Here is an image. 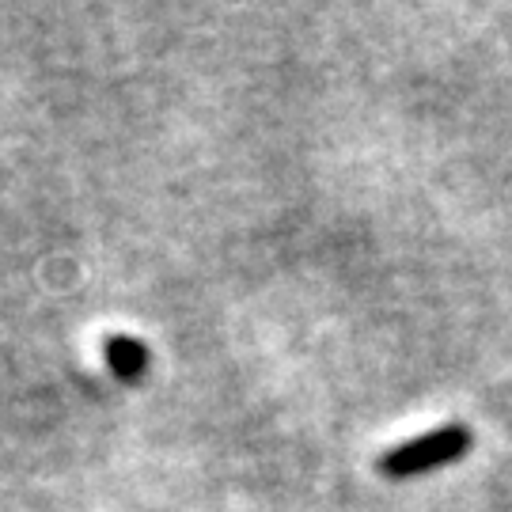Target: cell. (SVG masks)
<instances>
[{
	"instance_id": "6da1fadb",
	"label": "cell",
	"mask_w": 512,
	"mask_h": 512,
	"mask_svg": "<svg viewBox=\"0 0 512 512\" xmlns=\"http://www.w3.org/2000/svg\"><path fill=\"white\" fill-rule=\"evenodd\" d=\"M475 433L463 425V421H452V425H440L425 437L410 440V444H399L380 456V475L387 478H414L425 475V471H437L444 463H456V459L467 456Z\"/></svg>"
},
{
	"instance_id": "7a4b0ae2",
	"label": "cell",
	"mask_w": 512,
	"mask_h": 512,
	"mask_svg": "<svg viewBox=\"0 0 512 512\" xmlns=\"http://www.w3.org/2000/svg\"><path fill=\"white\" fill-rule=\"evenodd\" d=\"M103 353H107V365L114 368V376L118 380H141L148 372V346L145 342H137V338H129V334H110L107 342H103Z\"/></svg>"
}]
</instances>
